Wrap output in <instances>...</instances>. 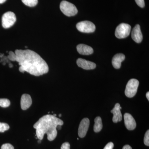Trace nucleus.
<instances>
[{
  "label": "nucleus",
  "instance_id": "nucleus-1",
  "mask_svg": "<svg viewBox=\"0 0 149 149\" xmlns=\"http://www.w3.org/2000/svg\"><path fill=\"white\" fill-rule=\"evenodd\" d=\"M16 61L20 67L21 72L26 71L32 75L39 76L49 72V66L46 62L38 54L30 50L17 49Z\"/></svg>",
  "mask_w": 149,
  "mask_h": 149
},
{
  "label": "nucleus",
  "instance_id": "nucleus-2",
  "mask_svg": "<svg viewBox=\"0 0 149 149\" xmlns=\"http://www.w3.org/2000/svg\"><path fill=\"white\" fill-rule=\"evenodd\" d=\"M63 120L52 115L47 114L44 116L33 125L36 129V135L40 140H42L44 135L47 134L49 141H53L57 135V127L58 125H62Z\"/></svg>",
  "mask_w": 149,
  "mask_h": 149
},
{
  "label": "nucleus",
  "instance_id": "nucleus-3",
  "mask_svg": "<svg viewBox=\"0 0 149 149\" xmlns=\"http://www.w3.org/2000/svg\"><path fill=\"white\" fill-rule=\"evenodd\" d=\"M60 8L62 12L67 16H74L78 12L77 8L74 4L65 1L61 3Z\"/></svg>",
  "mask_w": 149,
  "mask_h": 149
},
{
  "label": "nucleus",
  "instance_id": "nucleus-4",
  "mask_svg": "<svg viewBox=\"0 0 149 149\" xmlns=\"http://www.w3.org/2000/svg\"><path fill=\"white\" fill-rule=\"evenodd\" d=\"M139 85V80L136 79H131L129 80L126 85L125 91L126 97L129 98L134 97L137 93Z\"/></svg>",
  "mask_w": 149,
  "mask_h": 149
},
{
  "label": "nucleus",
  "instance_id": "nucleus-5",
  "mask_svg": "<svg viewBox=\"0 0 149 149\" xmlns=\"http://www.w3.org/2000/svg\"><path fill=\"white\" fill-rule=\"evenodd\" d=\"M131 27L130 25L126 23H121L116 29L115 35L118 39H123L130 35Z\"/></svg>",
  "mask_w": 149,
  "mask_h": 149
},
{
  "label": "nucleus",
  "instance_id": "nucleus-6",
  "mask_svg": "<svg viewBox=\"0 0 149 149\" xmlns=\"http://www.w3.org/2000/svg\"><path fill=\"white\" fill-rule=\"evenodd\" d=\"M16 20L15 15L12 12H7L3 15L2 17V24L5 29H8L13 26Z\"/></svg>",
  "mask_w": 149,
  "mask_h": 149
},
{
  "label": "nucleus",
  "instance_id": "nucleus-7",
  "mask_svg": "<svg viewBox=\"0 0 149 149\" xmlns=\"http://www.w3.org/2000/svg\"><path fill=\"white\" fill-rule=\"evenodd\" d=\"M76 28L78 31L83 33H93L95 30V24L91 22L84 21L78 22L76 24Z\"/></svg>",
  "mask_w": 149,
  "mask_h": 149
},
{
  "label": "nucleus",
  "instance_id": "nucleus-8",
  "mask_svg": "<svg viewBox=\"0 0 149 149\" xmlns=\"http://www.w3.org/2000/svg\"><path fill=\"white\" fill-rule=\"evenodd\" d=\"M90 121L88 118H83L81 120L78 128V136L81 138L85 137L88 132Z\"/></svg>",
  "mask_w": 149,
  "mask_h": 149
},
{
  "label": "nucleus",
  "instance_id": "nucleus-9",
  "mask_svg": "<svg viewBox=\"0 0 149 149\" xmlns=\"http://www.w3.org/2000/svg\"><path fill=\"white\" fill-rule=\"evenodd\" d=\"M124 123L125 127L128 130H133L136 127V123L132 116L129 113L124 115Z\"/></svg>",
  "mask_w": 149,
  "mask_h": 149
},
{
  "label": "nucleus",
  "instance_id": "nucleus-10",
  "mask_svg": "<svg viewBox=\"0 0 149 149\" xmlns=\"http://www.w3.org/2000/svg\"><path fill=\"white\" fill-rule=\"evenodd\" d=\"M77 64L79 67L88 70L95 69L96 67L95 63L83 58L77 59Z\"/></svg>",
  "mask_w": 149,
  "mask_h": 149
},
{
  "label": "nucleus",
  "instance_id": "nucleus-11",
  "mask_svg": "<svg viewBox=\"0 0 149 149\" xmlns=\"http://www.w3.org/2000/svg\"><path fill=\"white\" fill-rule=\"evenodd\" d=\"M131 37L136 43H140L142 42L143 39V35L139 24H136L133 28L131 33Z\"/></svg>",
  "mask_w": 149,
  "mask_h": 149
},
{
  "label": "nucleus",
  "instance_id": "nucleus-12",
  "mask_svg": "<svg viewBox=\"0 0 149 149\" xmlns=\"http://www.w3.org/2000/svg\"><path fill=\"white\" fill-rule=\"evenodd\" d=\"M122 109L120 104L116 103L113 109L111 110V112L113 115V121L115 123L120 122L122 119V116L120 111V109Z\"/></svg>",
  "mask_w": 149,
  "mask_h": 149
},
{
  "label": "nucleus",
  "instance_id": "nucleus-13",
  "mask_svg": "<svg viewBox=\"0 0 149 149\" xmlns=\"http://www.w3.org/2000/svg\"><path fill=\"white\" fill-rule=\"evenodd\" d=\"M32 104V100L31 96L28 94H23L21 97L20 105L22 109L26 110L29 108Z\"/></svg>",
  "mask_w": 149,
  "mask_h": 149
},
{
  "label": "nucleus",
  "instance_id": "nucleus-14",
  "mask_svg": "<svg viewBox=\"0 0 149 149\" xmlns=\"http://www.w3.org/2000/svg\"><path fill=\"white\" fill-rule=\"evenodd\" d=\"M125 59V56L123 54H116L113 57L112 60L113 66L116 69H119L121 67V63Z\"/></svg>",
  "mask_w": 149,
  "mask_h": 149
},
{
  "label": "nucleus",
  "instance_id": "nucleus-15",
  "mask_svg": "<svg viewBox=\"0 0 149 149\" xmlns=\"http://www.w3.org/2000/svg\"><path fill=\"white\" fill-rule=\"evenodd\" d=\"M77 52L81 55H90L93 54V49L90 46L84 44H80L77 46Z\"/></svg>",
  "mask_w": 149,
  "mask_h": 149
},
{
  "label": "nucleus",
  "instance_id": "nucleus-16",
  "mask_svg": "<svg viewBox=\"0 0 149 149\" xmlns=\"http://www.w3.org/2000/svg\"><path fill=\"white\" fill-rule=\"evenodd\" d=\"M103 125L102 118L100 116H98L95 118V125L94 126V131L95 133H98L102 130Z\"/></svg>",
  "mask_w": 149,
  "mask_h": 149
},
{
  "label": "nucleus",
  "instance_id": "nucleus-17",
  "mask_svg": "<svg viewBox=\"0 0 149 149\" xmlns=\"http://www.w3.org/2000/svg\"><path fill=\"white\" fill-rule=\"evenodd\" d=\"M25 5L29 7H34L37 5L38 0H22Z\"/></svg>",
  "mask_w": 149,
  "mask_h": 149
},
{
  "label": "nucleus",
  "instance_id": "nucleus-18",
  "mask_svg": "<svg viewBox=\"0 0 149 149\" xmlns=\"http://www.w3.org/2000/svg\"><path fill=\"white\" fill-rule=\"evenodd\" d=\"M10 102L8 99L0 98V107L3 108L8 107L10 105Z\"/></svg>",
  "mask_w": 149,
  "mask_h": 149
},
{
  "label": "nucleus",
  "instance_id": "nucleus-19",
  "mask_svg": "<svg viewBox=\"0 0 149 149\" xmlns=\"http://www.w3.org/2000/svg\"><path fill=\"white\" fill-rule=\"evenodd\" d=\"M9 128V125L7 123L0 122V133H4Z\"/></svg>",
  "mask_w": 149,
  "mask_h": 149
},
{
  "label": "nucleus",
  "instance_id": "nucleus-20",
  "mask_svg": "<svg viewBox=\"0 0 149 149\" xmlns=\"http://www.w3.org/2000/svg\"><path fill=\"white\" fill-rule=\"evenodd\" d=\"M8 58L11 61H16L17 56L16 54L12 51L10 52L9 53V55L8 56Z\"/></svg>",
  "mask_w": 149,
  "mask_h": 149
},
{
  "label": "nucleus",
  "instance_id": "nucleus-21",
  "mask_svg": "<svg viewBox=\"0 0 149 149\" xmlns=\"http://www.w3.org/2000/svg\"><path fill=\"white\" fill-rule=\"evenodd\" d=\"M144 143L145 145L148 146H149V130H148L146 132L144 136Z\"/></svg>",
  "mask_w": 149,
  "mask_h": 149
},
{
  "label": "nucleus",
  "instance_id": "nucleus-22",
  "mask_svg": "<svg viewBox=\"0 0 149 149\" xmlns=\"http://www.w3.org/2000/svg\"><path fill=\"white\" fill-rule=\"evenodd\" d=\"M1 149H14V148L11 144L6 143L2 146Z\"/></svg>",
  "mask_w": 149,
  "mask_h": 149
},
{
  "label": "nucleus",
  "instance_id": "nucleus-23",
  "mask_svg": "<svg viewBox=\"0 0 149 149\" xmlns=\"http://www.w3.org/2000/svg\"><path fill=\"white\" fill-rule=\"evenodd\" d=\"M137 4L140 7L143 8L145 7V1L144 0H135Z\"/></svg>",
  "mask_w": 149,
  "mask_h": 149
},
{
  "label": "nucleus",
  "instance_id": "nucleus-24",
  "mask_svg": "<svg viewBox=\"0 0 149 149\" xmlns=\"http://www.w3.org/2000/svg\"><path fill=\"white\" fill-rule=\"evenodd\" d=\"M61 149H70V145L68 142H65L62 145Z\"/></svg>",
  "mask_w": 149,
  "mask_h": 149
},
{
  "label": "nucleus",
  "instance_id": "nucleus-25",
  "mask_svg": "<svg viewBox=\"0 0 149 149\" xmlns=\"http://www.w3.org/2000/svg\"><path fill=\"white\" fill-rule=\"evenodd\" d=\"M114 147V144L112 142H110L107 144L104 149H113Z\"/></svg>",
  "mask_w": 149,
  "mask_h": 149
},
{
  "label": "nucleus",
  "instance_id": "nucleus-26",
  "mask_svg": "<svg viewBox=\"0 0 149 149\" xmlns=\"http://www.w3.org/2000/svg\"><path fill=\"white\" fill-rule=\"evenodd\" d=\"M122 149H132V148L129 145H125L123 147Z\"/></svg>",
  "mask_w": 149,
  "mask_h": 149
},
{
  "label": "nucleus",
  "instance_id": "nucleus-27",
  "mask_svg": "<svg viewBox=\"0 0 149 149\" xmlns=\"http://www.w3.org/2000/svg\"><path fill=\"white\" fill-rule=\"evenodd\" d=\"M146 97L147 99H148V100L149 101V92H148V93H146Z\"/></svg>",
  "mask_w": 149,
  "mask_h": 149
},
{
  "label": "nucleus",
  "instance_id": "nucleus-28",
  "mask_svg": "<svg viewBox=\"0 0 149 149\" xmlns=\"http://www.w3.org/2000/svg\"><path fill=\"white\" fill-rule=\"evenodd\" d=\"M6 1V0H0V3H3L5 2Z\"/></svg>",
  "mask_w": 149,
  "mask_h": 149
},
{
  "label": "nucleus",
  "instance_id": "nucleus-29",
  "mask_svg": "<svg viewBox=\"0 0 149 149\" xmlns=\"http://www.w3.org/2000/svg\"><path fill=\"white\" fill-rule=\"evenodd\" d=\"M57 129H58V130H60V129H61V125H58L57 127Z\"/></svg>",
  "mask_w": 149,
  "mask_h": 149
},
{
  "label": "nucleus",
  "instance_id": "nucleus-30",
  "mask_svg": "<svg viewBox=\"0 0 149 149\" xmlns=\"http://www.w3.org/2000/svg\"><path fill=\"white\" fill-rule=\"evenodd\" d=\"M38 142L39 143H41V140H39V141H38Z\"/></svg>",
  "mask_w": 149,
  "mask_h": 149
},
{
  "label": "nucleus",
  "instance_id": "nucleus-31",
  "mask_svg": "<svg viewBox=\"0 0 149 149\" xmlns=\"http://www.w3.org/2000/svg\"><path fill=\"white\" fill-rule=\"evenodd\" d=\"M59 117H61V114H59Z\"/></svg>",
  "mask_w": 149,
  "mask_h": 149
},
{
  "label": "nucleus",
  "instance_id": "nucleus-32",
  "mask_svg": "<svg viewBox=\"0 0 149 149\" xmlns=\"http://www.w3.org/2000/svg\"><path fill=\"white\" fill-rule=\"evenodd\" d=\"M53 115L54 116H56V114H54Z\"/></svg>",
  "mask_w": 149,
  "mask_h": 149
}]
</instances>
